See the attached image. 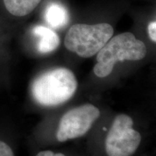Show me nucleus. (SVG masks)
Segmentation results:
<instances>
[{
	"label": "nucleus",
	"mask_w": 156,
	"mask_h": 156,
	"mask_svg": "<svg viewBox=\"0 0 156 156\" xmlns=\"http://www.w3.org/2000/svg\"><path fill=\"white\" fill-rule=\"evenodd\" d=\"M77 81L71 70L58 67L43 73L31 86L34 100L44 106H56L67 102L75 95Z\"/></svg>",
	"instance_id": "nucleus-1"
},
{
	"label": "nucleus",
	"mask_w": 156,
	"mask_h": 156,
	"mask_svg": "<svg viewBox=\"0 0 156 156\" xmlns=\"http://www.w3.org/2000/svg\"><path fill=\"white\" fill-rule=\"evenodd\" d=\"M147 48L142 41L136 39L132 33H123L111 38L98 52L95 65V75L106 77L112 73L117 62L138 61L146 56Z\"/></svg>",
	"instance_id": "nucleus-2"
},
{
	"label": "nucleus",
	"mask_w": 156,
	"mask_h": 156,
	"mask_svg": "<svg viewBox=\"0 0 156 156\" xmlns=\"http://www.w3.org/2000/svg\"><path fill=\"white\" fill-rule=\"evenodd\" d=\"M113 34L114 29L108 23L75 24L67 31L64 45L80 57L89 58L98 54Z\"/></svg>",
	"instance_id": "nucleus-3"
},
{
	"label": "nucleus",
	"mask_w": 156,
	"mask_h": 156,
	"mask_svg": "<svg viewBox=\"0 0 156 156\" xmlns=\"http://www.w3.org/2000/svg\"><path fill=\"white\" fill-rule=\"evenodd\" d=\"M132 126L133 120L128 115L122 114L115 117L105 141L108 156H131L135 153L141 135Z\"/></svg>",
	"instance_id": "nucleus-4"
},
{
	"label": "nucleus",
	"mask_w": 156,
	"mask_h": 156,
	"mask_svg": "<svg viewBox=\"0 0 156 156\" xmlns=\"http://www.w3.org/2000/svg\"><path fill=\"white\" fill-rule=\"evenodd\" d=\"M99 116V109L89 103L68 111L60 119L56 134V139L63 142L85 135Z\"/></svg>",
	"instance_id": "nucleus-5"
},
{
	"label": "nucleus",
	"mask_w": 156,
	"mask_h": 156,
	"mask_svg": "<svg viewBox=\"0 0 156 156\" xmlns=\"http://www.w3.org/2000/svg\"><path fill=\"white\" fill-rule=\"evenodd\" d=\"M34 36L38 38L37 49L41 54L53 52L58 47L60 39L55 31L44 25H36L32 30Z\"/></svg>",
	"instance_id": "nucleus-6"
},
{
	"label": "nucleus",
	"mask_w": 156,
	"mask_h": 156,
	"mask_svg": "<svg viewBox=\"0 0 156 156\" xmlns=\"http://www.w3.org/2000/svg\"><path fill=\"white\" fill-rule=\"evenodd\" d=\"M45 20L52 28H63L69 21V12L66 7L61 4L52 2L46 7L45 11Z\"/></svg>",
	"instance_id": "nucleus-7"
},
{
	"label": "nucleus",
	"mask_w": 156,
	"mask_h": 156,
	"mask_svg": "<svg viewBox=\"0 0 156 156\" xmlns=\"http://www.w3.org/2000/svg\"><path fill=\"white\" fill-rule=\"evenodd\" d=\"M4 4L10 14L23 17L34 11L41 0H3Z\"/></svg>",
	"instance_id": "nucleus-8"
},
{
	"label": "nucleus",
	"mask_w": 156,
	"mask_h": 156,
	"mask_svg": "<svg viewBox=\"0 0 156 156\" xmlns=\"http://www.w3.org/2000/svg\"><path fill=\"white\" fill-rule=\"evenodd\" d=\"M0 156H15L10 147L2 141H0Z\"/></svg>",
	"instance_id": "nucleus-9"
},
{
	"label": "nucleus",
	"mask_w": 156,
	"mask_h": 156,
	"mask_svg": "<svg viewBox=\"0 0 156 156\" xmlns=\"http://www.w3.org/2000/svg\"><path fill=\"white\" fill-rule=\"evenodd\" d=\"M147 32L150 38L156 43V21L151 22L147 26Z\"/></svg>",
	"instance_id": "nucleus-10"
},
{
	"label": "nucleus",
	"mask_w": 156,
	"mask_h": 156,
	"mask_svg": "<svg viewBox=\"0 0 156 156\" xmlns=\"http://www.w3.org/2000/svg\"><path fill=\"white\" fill-rule=\"evenodd\" d=\"M36 156H67L64 154L58 153H54V152L50 151H41L40 153L37 154Z\"/></svg>",
	"instance_id": "nucleus-11"
}]
</instances>
